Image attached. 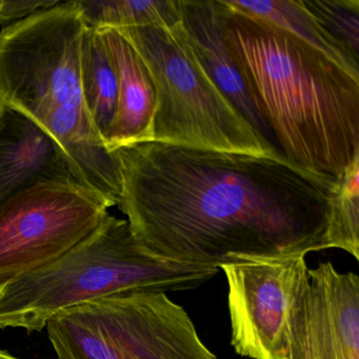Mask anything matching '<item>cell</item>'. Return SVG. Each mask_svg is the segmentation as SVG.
<instances>
[{"instance_id": "7c38bea8", "label": "cell", "mask_w": 359, "mask_h": 359, "mask_svg": "<svg viewBox=\"0 0 359 359\" xmlns=\"http://www.w3.org/2000/svg\"><path fill=\"white\" fill-rule=\"evenodd\" d=\"M114 68L118 83L116 117L109 149L152 142L154 86L146 65L133 46L114 29L97 30Z\"/></svg>"}, {"instance_id": "d6986e66", "label": "cell", "mask_w": 359, "mask_h": 359, "mask_svg": "<svg viewBox=\"0 0 359 359\" xmlns=\"http://www.w3.org/2000/svg\"><path fill=\"white\" fill-rule=\"evenodd\" d=\"M0 359H20L6 351L0 350Z\"/></svg>"}, {"instance_id": "ba28073f", "label": "cell", "mask_w": 359, "mask_h": 359, "mask_svg": "<svg viewBox=\"0 0 359 359\" xmlns=\"http://www.w3.org/2000/svg\"><path fill=\"white\" fill-rule=\"evenodd\" d=\"M306 256L239 258L222 264L228 280L231 344L252 359H287L292 314L309 280Z\"/></svg>"}, {"instance_id": "7a4b0ae2", "label": "cell", "mask_w": 359, "mask_h": 359, "mask_svg": "<svg viewBox=\"0 0 359 359\" xmlns=\"http://www.w3.org/2000/svg\"><path fill=\"white\" fill-rule=\"evenodd\" d=\"M219 4L226 46L276 150L339 180L359 159V76L268 20Z\"/></svg>"}, {"instance_id": "9c48e42d", "label": "cell", "mask_w": 359, "mask_h": 359, "mask_svg": "<svg viewBox=\"0 0 359 359\" xmlns=\"http://www.w3.org/2000/svg\"><path fill=\"white\" fill-rule=\"evenodd\" d=\"M308 274L290 320L287 359H359V277L330 262Z\"/></svg>"}, {"instance_id": "6da1fadb", "label": "cell", "mask_w": 359, "mask_h": 359, "mask_svg": "<svg viewBox=\"0 0 359 359\" xmlns=\"http://www.w3.org/2000/svg\"><path fill=\"white\" fill-rule=\"evenodd\" d=\"M118 207L154 257L219 269L334 249L336 180L283 156L147 142L114 149Z\"/></svg>"}, {"instance_id": "2e32d148", "label": "cell", "mask_w": 359, "mask_h": 359, "mask_svg": "<svg viewBox=\"0 0 359 359\" xmlns=\"http://www.w3.org/2000/svg\"><path fill=\"white\" fill-rule=\"evenodd\" d=\"M359 159L353 161L336 180L332 213L331 237L334 248L359 260Z\"/></svg>"}, {"instance_id": "5b68a950", "label": "cell", "mask_w": 359, "mask_h": 359, "mask_svg": "<svg viewBox=\"0 0 359 359\" xmlns=\"http://www.w3.org/2000/svg\"><path fill=\"white\" fill-rule=\"evenodd\" d=\"M148 69L154 86L152 142L283 156L231 104L197 60L180 22L118 29Z\"/></svg>"}, {"instance_id": "8992f818", "label": "cell", "mask_w": 359, "mask_h": 359, "mask_svg": "<svg viewBox=\"0 0 359 359\" xmlns=\"http://www.w3.org/2000/svg\"><path fill=\"white\" fill-rule=\"evenodd\" d=\"M57 359H217L167 294L129 291L67 309L47 323Z\"/></svg>"}, {"instance_id": "277c9868", "label": "cell", "mask_w": 359, "mask_h": 359, "mask_svg": "<svg viewBox=\"0 0 359 359\" xmlns=\"http://www.w3.org/2000/svg\"><path fill=\"white\" fill-rule=\"evenodd\" d=\"M218 270L150 255L128 220L108 213L64 255L0 287V329L41 332L62 311L90 300L129 291H188L213 278Z\"/></svg>"}, {"instance_id": "e0dca14e", "label": "cell", "mask_w": 359, "mask_h": 359, "mask_svg": "<svg viewBox=\"0 0 359 359\" xmlns=\"http://www.w3.org/2000/svg\"><path fill=\"white\" fill-rule=\"evenodd\" d=\"M323 28L359 60V0H302Z\"/></svg>"}, {"instance_id": "5bb4252c", "label": "cell", "mask_w": 359, "mask_h": 359, "mask_svg": "<svg viewBox=\"0 0 359 359\" xmlns=\"http://www.w3.org/2000/svg\"><path fill=\"white\" fill-rule=\"evenodd\" d=\"M230 7L252 14L291 33L337 62L342 68L359 76L358 60H355L304 7L302 0H226Z\"/></svg>"}, {"instance_id": "3957f363", "label": "cell", "mask_w": 359, "mask_h": 359, "mask_svg": "<svg viewBox=\"0 0 359 359\" xmlns=\"http://www.w3.org/2000/svg\"><path fill=\"white\" fill-rule=\"evenodd\" d=\"M85 25L74 1L60 3L0 32V106L34 121L56 140L86 186L110 207L121 198L114 151L86 109L79 76Z\"/></svg>"}, {"instance_id": "8fae6325", "label": "cell", "mask_w": 359, "mask_h": 359, "mask_svg": "<svg viewBox=\"0 0 359 359\" xmlns=\"http://www.w3.org/2000/svg\"><path fill=\"white\" fill-rule=\"evenodd\" d=\"M176 6L180 27L210 79L256 133L276 150L226 46L219 0H176Z\"/></svg>"}, {"instance_id": "4fadbf2b", "label": "cell", "mask_w": 359, "mask_h": 359, "mask_svg": "<svg viewBox=\"0 0 359 359\" xmlns=\"http://www.w3.org/2000/svg\"><path fill=\"white\" fill-rule=\"evenodd\" d=\"M79 76L92 125L109 148L116 117L118 83L100 32L86 27L81 37Z\"/></svg>"}, {"instance_id": "52a82bcc", "label": "cell", "mask_w": 359, "mask_h": 359, "mask_svg": "<svg viewBox=\"0 0 359 359\" xmlns=\"http://www.w3.org/2000/svg\"><path fill=\"white\" fill-rule=\"evenodd\" d=\"M106 201L72 184H48L0 208V287L47 266L91 234Z\"/></svg>"}, {"instance_id": "30bf717a", "label": "cell", "mask_w": 359, "mask_h": 359, "mask_svg": "<svg viewBox=\"0 0 359 359\" xmlns=\"http://www.w3.org/2000/svg\"><path fill=\"white\" fill-rule=\"evenodd\" d=\"M48 184L89 190L51 135L26 115L0 106V208L20 193Z\"/></svg>"}, {"instance_id": "9a60e30c", "label": "cell", "mask_w": 359, "mask_h": 359, "mask_svg": "<svg viewBox=\"0 0 359 359\" xmlns=\"http://www.w3.org/2000/svg\"><path fill=\"white\" fill-rule=\"evenodd\" d=\"M86 28H134L175 26L178 22L176 0H76Z\"/></svg>"}, {"instance_id": "ac0fdd59", "label": "cell", "mask_w": 359, "mask_h": 359, "mask_svg": "<svg viewBox=\"0 0 359 359\" xmlns=\"http://www.w3.org/2000/svg\"><path fill=\"white\" fill-rule=\"evenodd\" d=\"M60 4L57 0H0V25L24 20L41 10L50 9Z\"/></svg>"}]
</instances>
